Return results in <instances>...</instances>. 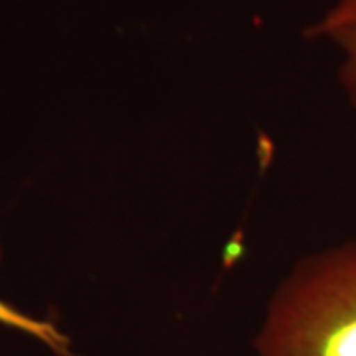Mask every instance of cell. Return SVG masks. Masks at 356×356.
<instances>
[{"mask_svg":"<svg viewBox=\"0 0 356 356\" xmlns=\"http://www.w3.org/2000/svg\"><path fill=\"white\" fill-rule=\"evenodd\" d=\"M257 356H356V240L303 257L267 303Z\"/></svg>","mask_w":356,"mask_h":356,"instance_id":"obj_1","label":"cell"},{"mask_svg":"<svg viewBox=\"0 0 356 356\" xmlns=\"http://www.w3.org/2000/svg\"><path fill=\"white\" fill-rule=\"evenodd\" d=\"M0 327L13 329L44 344L48 350L58 356H72V341L58 325L48 318L30 315L22 309L13 305L10 301L0 297Z\"/></svg>","mask_w":356,"mask_h":356,"instance_id":"obj_2","label":"cell"},{"mask_svg":"<svg viewBox=\"0 0 356 356\" xmlns=\"http://www.w3.org/2000/svg\"><path fill=\"white\" fill-rule=\"evenodd\" d=\"M348 30H356V0H329L321 16L307 28V36L329 42Z\"/></svg>","mask_w":356,"mask_h":356,"instance_id":"obj_3","label":"cell"},{"mask_svg":"<svg viewBox=\"0 0 356 356\" xmlns=\"http://www.w3.org/2000/svg\"><path fill=\"white\" fill-rule=\"evenodd\" d=\"M339 54L337 77L346 99L356 109V30H348L329 40Z\"/></svg>","mask_w":356,"mask_h":356,"instance_id":"obj_4","label":"cell"},{"mask_svg":"<svg viewBox=\"0 0 356 356\" xmlns=\"http://www.w3.org/2000/svg\"><path fill=\"white\" fill-rule=\"evenodd\" d=\"M0 261H2V242H0Z\"/></svg>","mask_w":356,"mask_h":356,"instance_id":"obj_5","label":"cell"}]
</instances>
